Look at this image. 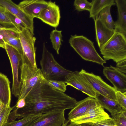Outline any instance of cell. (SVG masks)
Listing matches in <instances>:
<instances>
[{
  "label": "cell",
  "instance_id": "obj_16",
  "mask_svg": "<svg viewBox=\"0 0 126 126\" xmlns=\"http://www.w3.org/2000/svg\"><path fill=\"white\" fill-rule=\"evenodd\" d=\"M94 21L96 39L100 49L111 37L115 32L114 30H110L106 27L98 17Z\"/></svg>",
  "mask_w": 126,
  "mask_h": 126
},
{
  "label": "cell",
  "instance_id": "obj_22",
  "mask_svg": "<svg viewBox=\"0 0 126 126\" xmlns=\"http://www.w3.org/2000/svg\"><path fill=\"white\" fill-rule=\"evenodd\" d=\"M109 115L106 112L90 115L85 117L76 118L70 121L77 124L86 123H94L110 118Z\"/></svg>",
  "mask_w": 126,
  "mask_h": 126
},
{
  "label": "cell",
  "instance_id": "obj_34",
  "mask_svg": "<svg viewBox=\"0 0 126 126\" xmlns=\"http://www.w3.org/2000/svg\"><path fill=\"white\" fill-rule=\"evenodd\" d=\"M116 63V67L121 72L126 74V59L120 61Z\"/></svg>",
  "mask_w": 126,
  "mask_h": 126
},
{
  "label": "cell",
  "instance_id": "obj_36",
  "mask_svg": "<svg viewBox=\"0 0 126 126\" xmlns=\"http://www.w3.org/2000/svg\"><path fill=\"white\" fill-rule=\"evenodd\" d=\"M5 29L13 36L19 39V32L16 27L6 28Z\"/></svg>",
  "mask_w": 126,
  "mask_h": 126
},
{
  "label": "cell",
  "instance_id": "obj_7",
  "mask_svg": "<svg viewBox=\"0 0 126 126\" xmlns=\"http://www.w3.org/2000/svg\"><path fill=\"white\" fill-rule=\"evenodd\" d=\"M79 72L96 93L110 99L116 100V91L113 87L105 82L101 77L95 75L92 72L88 73L83 69Z\"/></svg>",
  "mask_w": 126,
  "mask_h": 126
},
{
  "label": "cell",
  "instance_id": "obj_14",
  "mask_svg": "<svg viewBox=\"0 0 126 126\" xmlns=\"http://www.w3.org/2000/svg\"><path fill=\"white\" fill-rule=\"evenodd\" d=\"M48 5V1L44 0H24L18 5L25 14L33 18H38L41 11Z\"/></svg>",
  "mask_w": 126,
  "mask_h": 126
},
{
  "label": "cell",
  "instance_id": "obj_26",
  "mask_svg": "<svg viewBox=\"0 0 126 126\" xmlns=\"http://www.w3.org/2000/svg\"><path fill=\"white\" fill-rule=\"evenodd\" d=\"M73 5L75 9L79 12L86 10L90 11L92 3L86 0H75Z\"/></svg>",
  "mask_w": 126,
  "mask_h": 126
},
{
  "label": "cell",
  "instance_id": "obj_28",
  "mask_svg": "<svg viewBox=\"0 0 126 126\" xmlns=\"http://www.w3.org/2000/svg\"><path fill=\"white\" fill-rule=\"evenodd\" d=\"M112 118L115 125L118 126H126V110L122 109L120 113Z\"/></svg>",
  "mask_w": 126,
  "mask_h": 126
},
{
  "label": "cell",
  "instance_id": "obj_9",
  "mask_svg": "<svg viewBox=\"0 0 126 126\" xmlns=\"http://www.w3.org/2000/svg\"><path fill=\"white\" fill-rule=\"evenodd\" d=\"M64 81L66 86H72L89 96L95 98V92L79 72L71 71L65 77Z\"/></svg>",
  "mask_w": 126,
  "mask_h": 126
},
{
  "label": "cell",
  "instance_id": "obj_4",
  "mask_svg": "<svg viewBox=\"0 0 126 126\" xmlns=\"http://www.w3.org/2000/svg\"><path fill=\"white\" fill-rule=\"evenodd\" d=\"M100 51L105 61L112 59L117 63L126 59V37L115 32Z\"/></svg>",
  "mask_w": 126,
  "mask_h": 126
},
{
  "label": "cell",
  "instance_id": "obj_10",
  "mask_svg": "<svg viewBox=\"0 0 126 126\" xmlns=\"http://www.w3.org/2000/svg\"><path fill=\"white\" fill-rule=\"evenodd\" d=\"M64 111H54L42 114L28 126H62L66 120Z\"/></svg>",
  "mask_w": 126,
  "mask_h": 126
},
{
  "label": "cell",
  "instance_id": "obj_17",
  "mask_svg": "<svg viewBox=\"0 0 126 126\" xmlns=\"http://www.w3.org/2000/svg\"><path fill=\"white\" fill-rule=\"evenodd\" d=\"M118 17L114 22L115 32L120 33L126 37V0H115Z\"/></svg>",
  "mask_w": 126,
  "mask_h": 126
},
{
  "label": "cell",
  "instance_id": "obj_40",
  "mask_svg": "<svg viewBox=\"0 0 126 126\" xmlns=\"http://www.w3.org/2000/svg\"><path fill=\"white\" fill-rule=\"evenodd\" d=\"M79 126H97L92 123H86L78 124Z\"/></svg>",
  "mask_w": 126,
  "mask_h": 126
},
{
  "label": "cell",
  "instance_id": "obj_12",
  "mask_svg": "<svg viewBox=\"0 0 126 126\" xmlns=\"http://www.w3.org/2000/svg\"><path fill=\"white\" fill-rule=\"evenodd\" d=\"M61 18L60 10L55 2L48 1V5L40 14L38 18L43 22L56 28L59 25Z\"/></svg>",
  "mask_w": 126,
  "mask_h": 126
},
{
  "label": "cell",
  "instance_id": "obj_20",
  "mask_svg": "<svg viewBox=\"0 0 126 126\" xmlns=\"http://www.w3.org/2000/svg\"><path fill=\"white\" fill-rule=\"evenodd\" d=\"M10 83L7 76L0 72V100L7 107L10 106L11 102Z\"/></svg>",
  "mask_w": 126,
  "mask_h": 126
},
{
  "label": "cell",
  "instance_id": "obj_5",
  "mask_svg": "<svg viewBox=\"0 0 126 126\" xmlns=\"http://www.w3.org/2000/svg\"><path fill=\"white\" fill-rule=\"evenodd\" d=\"M20 87L18 100L25 98L33 87L38 82L44 79L41 69L31 67L21 61Z\"/></svg>",
  "mask_w": 126,
  "mask_h": 126
},
{
  "label": "cell",
  "instance_id": "obj_39",
  "mask_svg": "<svg viewBox=\"0 0 126 126\" xmlns=\"http://www.w3.org/2000/svg\"><path fill=\"white\" fill-rule=\"evenodd\" d=\"M6 43L3 36L0 34V47L5 49Z\"/></svg>",
  "mask_w": 126,
  "mask_h": 126
},
{
  "label": "cell",
  "instance_id": "obj_18",
  "mask_svg": "<svg viewBox=\"0 0 126 126\" xmlns=\"http://www.w3.org/2000/svg\"><path fill=\"white\" fill-rule=\"evenodd\" d=\"M95 98L99 104L103 108L108 110L112 117L120 113L122 108L116 100L112 99L97 93H96Z\"/></svg>",
  "mask_w": 126,
  "mask_h": 126
},
{
  "label": "cell",
  "instance_id": "obj_42",
  "mask_svg": "<svg viewBox=\"0 0 126 126\" xmlns=\"http://www.w3.org/2000/svg\"><path fill=\"white\" fill-rule=\"evenodd\" d=\"M117 126L116 125H113L112 126Z\"/></svg>",
  "mask_w": 126,
  "mask_h": 126
},
{
  "label": "cell",
  "instance_id": "obj_1",
  "mask_svg": "<svg viewBox=\"0 0 126 126\" xmlns=\"http://www.w3.org/2000/svg\"><path fill=\"white\" fill-rule=\"evenodd\" d=\"M25 99V106L17 110L18 119L31 115L72 109L78 102L51 86L45 79L33 87Z\"/></svg>",
  "mask_w": 126,
  "mask_h": 126
},
{
  "label": "cell",
  "instance_id": "obj_11",
  "mask_svg": "<svg viewBox=\"0 0 126 126\" xmlns=\"http://www.w3.org/2000/svg\"><path fill=\"white\" fill-rule=\"evenodd\" d=\"M103 72L104 75L113 84L116 91L122 93L126 92V74L111 65L110 67H104Z\"/></svg>",
  "mask_w": 126,
  "mask_h": 126
},
{
  "label": "cell",
  "instance_id": "obj_24",
  "mask_svg": "<svg viewBox=\"0 0 126 126\" xmlns=\"http://www.w3.org/2000/svg\"><path fill=\"white\" fill-rule=\"evenodd\" d=\"M62 32V31L55 29L52 30L50 34V39L53 48L58 54L59 53V50L62 45V42L63 41Z\"/></svg>",
  "mask_w": 126,
  "mask_h": 126
},
{
  "label": "cell",
  "instance_id": "obj_33",
  "mask_svg": "<svg viewBox=\"0 0 126 126\" xmlns=\"http://www.w3.org/2000/svg\"><path fill=\"white\" fill-rule=\"evenodd\" d=\"M93 123L97 126H111L115 125L113 119L110 117Z\"/></svg>",
  "mask_w": 126,
  "mask_h": 126
},
{
  "label": "cell",
  "instance_id": "obj_2",
  "mask_svg": "<svg viewBox=\"0 0 126 126\" xmlns=\"http://www.w3.org/2000/svg\"><path fill=\"white\" fill-rule=\"evenodd\" d=\"M69 42L70 46L84 60L103 66L106 63L97 52L93 42L86 37L76 34L71 35Z\"/></svg>",
  "mask_w": 126,
  "mask_h": 126
},
{
  "label": "cell",
  "instance_id": "obj_6",
  "mask_svg": "<svg viewBox=\"0 0 126 126\" xmlns=\"http://www.w3.org/2000/svg\"><path fill=\"white\" fill-rule=\"evenodd\" d=\"M19 34L23 52L21 62L32 67L37 68L36 61V48L34 46L35 37L27 28L19 31Z\"/></svg>",
  "mask_w": 126,
  "mask_h": 126
},
{
  "label": "cell",
  "instance_id": "obj_15",
  "mask_svg": "<svg viewBox=\"0 0 126 126\" xmlns=\"http://www.w3.org/2000/svg\"><path fill=\"white\" fill-rule=\"evenodd\" d=\"M98 103L95 98L90 96L77 102L68 113V120L71 121L82 116Z\"/></svg>",
  "mask_w": 126,
  "mask_h": 126
},
{
  "label": "cell",
  "instance_id": "obj_32",
  "mask_svg": "<svg viewBox=\"0 0 126 126\" xmlns=\"http://www.w3.org/2000/svg\"><path fill=\"white\" fill-rule=\"evenodd\" d=\"M6 11V9L0 5V22L13 24L7 16Z\"/></svg>",
  "mask_w": 126,
  "mask_h": 126
},
{
  "label": "cell",
  "instance_id": "obj_38",
  "mask_svg": "<svg viewBox=\"0 0 126 126\" xmlns=\"http://www.w3.org/2000/svg\"><path fill=\"white\" fill-rule=\"evenodd\" d=\"M62 126H79L78 125L71 122L69 120H66Z\"/></svg>",
  "mask_w": 126,
  "mask_h": 126
},
{
  "label": "cell",
  "instance_id": "obj_19",
  "mask_svg": "<svg viewBox=\"0 0 126 126\" xmlns=\"http://www.w3.org/2000/svg\"><path fill=\"white\" fill-rule=\"evenodd\" d=\"M15 27H16L12 24H6L0 22V34L4 38L6 43L16 48L22 55L23 50L19 39L14 37L5 29L6 28Z\"/></svg>",
  "mask_w": 126,
  "mask_h": 126
},
{
  "label": "cell",
  "instance_id": "obj_13",
  "mask_svg": "<svg viewBox=\"0 0 126 126\" xmlns=\"http://www.w3.org/2000/svg\"><path fill=\"white\" fill-rule=\"evenodd\" d=\"M0 5L22 20L27 28L34 35L33 18L25 14L19 8L18 5L11 0H0Z\"/></svg>",
  "mask_w": 126,
  "mask_h": 126
},
{
  "label": "cell",
  "instance_id": "obj_31",
  "mask_svg": "<svg viewBox=\"0 0 126 126\" xmlns=\"http://www.w3.org/2000/svg\"><path fill=\"white\" fill-rule=\"evenodd\" d=\"M115 96L116 100L121 107L126 110V92L122 93L116 91Z\"/></svg>",
  "mask_w": 126,
  "mask_h": 126
},
{
  "label": "cell",
  "instance_id": "obj_3",
  "mask_svg": "<svg viewBox=\"0 0 126 126\" xmlns=\"http://www.w3.org/2000/svg\"><path fill=\"white\" fill-rule=\"evenodd\" d=\"M40 64L43 76L47 80H58L64 78L71 71L66 69L55 60L53 54L47 49L45 43Z\"/></svg>",
  "mask_w": 126,
  "mask_h": 126
},
{
  "label": "cell",
  "instance_id": "obj_23",
  "mask_svg": "<svg viewBox=\"0 0 126 126\" xmlns=\"http://www.w3.org/2000/svg\"><path fill=\"white\" fill-rule=\"evenodd\" d=\"M111 5L106 7L100 12L98 17L101 22L107 28L114 30V23L110 13Z\"/></svg>",
  "mask_w": 126,
  "mask_h": 126
},
{
  "label": "cell",
  "instance_id": "obj_41",
  "mask_svg": "<svg viewBox=\"0 0 126 126\" xmlns=\"http://www.w3.org/2000/svg\"><path fill=\"white\" fill-rule=\"evenodd\" d=\"M7 106L0 100V114Z\"/></svg>",
  "mask_w": 126,
  "mask_h": 126
},
{
  "label": "cell",
  "instance_id": "obj_35",
  "mask_svg": "<svg viewBox=\"0 0 126 126\" xmlns=\"http://www.w3.org/2000/svg\"><path fill=\"white\" fill-rule=\"evenodd\" d=\"M18 109H16L14 110L11 112L10 113L8 120L7 123H10L15 121L16 119L19 116L17 113Z\"/></svg>",
  "mask_w": 126,
  "mask_h": 126
},
{
  "label": "cell",
  "instance_id": "obj_29",
  "mask_svg": "<svg viewBox=\"0 0 126 126\" xmlns=\"http://www.w3.org/2000/svg\"><path fill=\"white\" fill-rule=\"evenodd\" d=\"M48 84L56 89L64 93L66 90V85L64 81L58 80H47Z\"/></svg>",
  "mask_w": 126,
  "mask_h": 126
},
{
  "label": "cell",
  "instance_id": "obj_8",
  "mask_svg": "<svg viewBox=\"0 0 126 126\" xmlns=\"http://www.w3.org/2000/svg\"><path fill=\"white\" fill-rule=\"evenodd\" d=\"M5 49L8 57L11 67L13 75L12 93L16 97L19 94L20 82L18 70L21 62L22 55L12 46L6 43Z\"/></svg>",
  "mask_w": 126,
  "mask_h": 126
},
{
  "label": "cell",
  "instance_id": "obj_37",
  "mask_svg": "<svg viewBox=\"0 0 126 126\" xmlns=\"http://www.w3.org/2000/svg\"><path fill=\"white\" fill-rule=\"evenodd\" d=\"M26 105V101L25 98L20 99L17 100V103L16 105L13 107V110L16 109H18L24 107Z\"/></svg>",
  "mask_w": 126,
  "mask_h": 126
},
{
  "label": "cell",
  "instance_id": "obj_21",
  "mask_svg": "<svg viewBox=\"0 0 126 126\" xmlns=\"http://www.w3.org/2000/svg\"><path fill=\"white\" fill-rule=\"evenodd\" d=\"M92 7L89 12V17L94 20L98 17L100 11L106 7L115 4L114 0H92Z\"/></svg>",
  "mask_w": 126,
  "mask_h": 126
},
{
  "label": "cell",
  "instance_id": "obj_27",
  "mask_svg": "<svg viewBox=\"0 0 126 126\" xmlns=\"http://www.w3.org/2000/svg\"><path fill=\"white\" fill-rule=\"evenodd\" d=\"M6 13L9 19L19 31L27 28L25 24L20 19L6 10Z\"/></svg>",
  "mask_w": 126,
  "mask_h": 126
},
{
  "label": "cell",
  "instance_id": "obj_25",
  "mask_svg": "<svg viewBox=\"0 0 126 126\" xmlns=\"http://www.w3.org/2000/svg\"><path fill=\"white\" fill-rule=\"evenodd\" d=\"M41 114H33L28 115L19 120L7 123L3 126H28L33 121Z\"/></svg>",
  "mask_w": 126,
  "mask_h": 126
},
{
  "label": "cell",
  "instance_id": "obj_30",
  "mask_svg": "<svg viewBox=\"0 0 126 126\" xmlns=\"http://www.w3.org/2000/svg\"><path fill=\"white\" fill-rule=\"evenodd\" d=\"M13 107H6L0 114V126H3L7 123L8 117Z\"/></svg>",
  "mask_w": 126,
  "mask_h": 126
}]
</instances>
